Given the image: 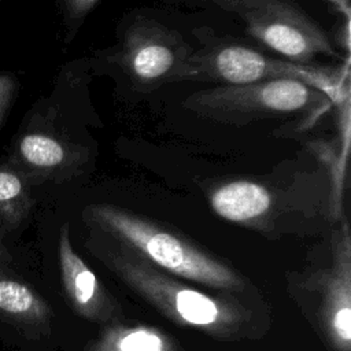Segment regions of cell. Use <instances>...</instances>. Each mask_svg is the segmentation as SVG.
<instances>
[{
  "label": "cell",
  "instance_id": "cell-1",
  "mask_svg": "<svg viewBox=\"0 0 351 351\" xmlns=\"http://www.w3.org/2000/svg\"><path fill=\"white\" fill-rule=\"evenodd\" d=\"M325 92L295 80L217 85L193 92L182 107L199 118L244 126L262 119L288 118L330 104Z\"/></svg>",
  "mask_w": 351,
  "mask_h": 351
},
{
  "label": "cell",
  "instance_id": "cell-2",
  "mask_svg": "<svg viewBox=\"0 0 351 351\" xmlns=\"http://www.w3.org/2000/svg\"><path fill=\"white\" fill-rule=\"evenodd\" d=\"M193 51L178 30L145 15H133L119 29L106 60L133 92L151 93L181 82Z\"/></svg>",
  "mask_w": 351,
  "mask_h": 351
},
{
  "label": "cell",
  "instance_id": "cell-3",
  "mask_svg": "<svg viewBox=\"0 0 351 351\" xmlns=\"http://www.w3.org/2000/svg\"><path fill=\"white\" fill-rule=\"evenodd\" d=\"M271 80L300 81L325 92L332 99L339 88V74L329 67L276 59L232 43L195 49L181 82L244 85Z\"/></svg>",
  "mask_w": 351,
  "mask_h": 351
},
{
  "label": "cell",
  "instance_id": "cell-4",
  "mask_svg": "<svg viewBox=\"0 0 351 351\" xmlns=\"http://www.w3.org/2000/svg\"><path fill=\"white\" fill-rule=\"evenodd\" d=\"M88 213L97 225L176 274L217 287H229L234 282L233 274L225 266L143 218L111 204L90 206Z\"/></svg>",
  "mask_w": 351,
  "mask_h": 351
},
{
  "label": "cell",
  "instance_id": "cell-5",
  "mask_svg": "<svg viewBox=\"0 0 351 351\" xmlns=\"http://www.w3.org/2000/svg\"><path fill=\"white\" fill-rule=\"evenodd\" d=\"M237 15L255 41L284 60L311 64L319 55H337L328 33L289 0H263Z\"/></svg>",
  "mask_w": 351,
  "mask_h": 351
},
{
  "label": "cell",
  "instance_id": "cell-6",
  "mask_svg": "<svg viewBox=\"0 0 351 351\" xmlns=\"http://www.w3.org/2000/svg\"><path fill=\"white\" fill-rule=\"evenodd\" d=\"M90 159V147L73 138L52 123L26 130L14 148L15 169L27 181L67 180L84 173Z\"/></svg>",
  "mask_w": 351,
  "mask_h": 351
},
{
  "label": "cell",
  "instance_id": "cell-7",
  "mask_svg": "<svg viewBox=\"0 0 351 351\" xmlns=\"http://www.w3.org/2000/svg\"><path fill=\"white\" fill-rule=\"evenodd\" d=\"M273 202L270 188L265 182L250 178L219 181L210 191L213 210L230 222L254 221L269 213Z\"/></svg>",
  "mask_w": 351,
  "mask_h": 351
},
{
  "label": "cell",
  "instance_id": "cell-8",
  "mask_svg": "<svg viewBox=\"0 0 351 351\" xmlns=\"http://www.w3.org/2000/svg\"><path fill=\"white\" fill-rule=\"evenodd\" d=\"M47 307L23 281L0 270V318L19 328L37 326L45 319Z\"/></svg>",
  "mask_w": 351,
  "mask_h": 351
},
{
  "label": "cell",
  "instance_id": "cell-9",
  "mask_svg": "<svg viewBox=\"0 0 351 351\" xmlns=\"http://www.w3.org/2000/svg\"><path fill=\"white\" fill-rule=\"evenodd\" d=\"M59 258L66 291L75 304L88 306L96 293V277L85 266L78 255L71 248L69 239V226L64 225L59 239Z\"/></svg>",
  "mask_w": 351,
  "mask_h": 351
},
{
  "label": "cell",
  "instance_id": "cell-10",
  "mask_svg": "<svg viewBox=\"0 0 351 351\" xmlns=\"http://www.w3.org/2000/svg\"><path fill=\"white\" fill-rule=\"evenodd\" d=\"M32 207L27 180L16 169H0V221L8 228L18 226Z\"/></svg>",
  "mask_w": 351,
  "mask_h": 351
},
{
  "label": "cell",
  "instance_id": "cell-11",
  "mask_svg": "<svg viewBox=\"0 0 351 351\" xmlns=\"http://www.w3.org/2000/svg\"><path fill=\"white\" fill-rule=\"evenodd\" d=\"M174 306L180 317L193 325H210L218 319V306L206 295L192 291L181 289L176 293Z\"/></svg>",
  "mask_w": 351,
  "mask_h": 351
},
{
  "label": "cell",
  "instance_id": "cell-12",
  "mask_svg": "<svg viewBox=\"0 0 351 351\" xmlns=\"http://www.w3.org/2000/svg\"><path fill=\"white\" fill-rule=\"evenodd\" d=\"M60 10L66 26L67 41L73 40L81 29L89 14L99 5L101 0H59Z\"/></svg>",
  "mask_w": 351,
  "mask_h": 351
},
{
  "label": "cell",
  "instance_id": "cell-13",
  "mask_svg": "<svg viewBox=\"0 0 351 351\" xmlns=\"http://www.w3.org/2000/svg\"><path fill=\"white\" fill-rule=\"evenodd\" d=\"M163 347L162 337L148 329L132 330L118 343L119 351H163Z\"/></svg>",
  "mask_w": 351,
  "mask_h": 351
},
{
  "label": "cell",
  "instance_id": "cell-14",
  "mask_svg": "<svg viewBox=\"0 0 351 351\" xmlns=\"http://www.w3.org/2000/svg\"><path fill=\"white\" fill-rule=\"evenodd\" d=\"M332 326H333L335 335L346 346H348L351 340V308L348 303L336 310L332 318Z\"/></svg>",
  "mask_w": 351,
  "mask_h": 351
},
{
  "label": "cell",
  "instance_id": "cell-15",
  "mask_svg": "<svg viewBox=\"0 0 351 351\" xmlns=\"http://www.w3.org/2000/svg\"><path fill=\"white\" fill-rule=\"evenodd\" d=\"M177 1H184L186 4H195V5H215L218 8L226 10V11H232L234 14H237L239 11L248 8L259 1L263 0H177Z\"/></svg>",
  "mask_w": 351,
  "mask_h": 351
},
{
  "label": "cell",
  "instance_id": "cell-16",
  "mask_svg": "<svg viewBox=\"0 0 351 351\" xmlns=\"http://www.w3.org/2000/svg\"><path fill=\"white\" fill-rule=\"evenodd\" d=\"M15 88L16 84L10 75H0V125L10 107Z\"/></svg>",
  "mask_w": 351,
  "mask_h": 351
},
{
  "label": "cell",
  "instance_id": "cell-17",
  "mask_svg": "<svg viewBox=\"0 0 351 351\" xmlns=\"http://www.w3.org/2000/svg\"><path fill=\"white\" fill-rule=\"evenodd\" d=\"M322 1L328 3L330 7L337 10L348 21V18H350V0H322Z\"/></svg>",
  "mask_w": 351,
  "mask_h": 351
},
{
  "label": "cell",
  "instance_id": "cell-18",
  "mask_svg": "<svg viewBox=\"0 0 351 351\" xmlns=\"http://www.w3.org/2000/svg\"><path fill=\"white\" fill-rule=\"evenodd\" d=\"M8 262H11V254L0 239V263H8Z\"/></svg>",
  "mask_w": 351,
  "mask_h": 351
}]
</instances>
